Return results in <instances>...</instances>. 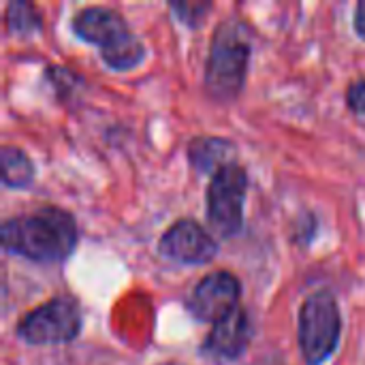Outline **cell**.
<instances>
[{
    "mask_svg": "<svg viewBox=\"0 0 365 365\" xmlns=\"http://www.w3.org/2000/svg\"><path fill=\"white\" fill-rule=\"evenodd\" d=\"M79 242L75 216L58 205L15 214L0 227V244L6 252L32 263H62Z\"/></svg>",
    "mask_w": 365,
    "mask_h": 365,
    "instance_id": "1",
    "label": "cell"
},
{
    "mask_svg": "<svg viewBox=\"0 0 365 365\" xmlns=\"http://www.w3.org/2000/svg\"><path fill=\"white\" fill-rule=\"evenodd\" d=\"M252 28L237 15L222 19L210 41L203 88L216 103H233L246 83L252 58Z\"/></svg>",
    "mask_w": 365,
    "mask_h": 365,
    "instance_id": "2",
    "label": "cell"
},
{
    "mask_svg": "<svg viewBox=\"0 0 365 365\" xmlns=\"http://www.w3.org/2000/svg\"><path fill=\"white\" fill-rule=\"evenodd\" d=\"M71 30L77 38L98 47L101 60L113 71H133L145 60L143 41L130 30L124 15L111 6L79 9L71 19Z\"/></svg>",
    "mask_w": 365,
    "mask_h": 365,
    "instance_id": "3",
    "label": "cell"
},
{
    "mask_svg": "<svg viewBox=\"0 0 365 365\" xmlns=\"http://www.w3.org/2000/svg\"><path fill=\"white\" fill-rule=\"evenodd\" d=\"M342 334V314L331 291L310 293L299 308L297 344L306 365H323L338 351Z\"/></svg>",
    "mask_w": 365,
    "mask_h": 365,
    "instance_id": "4",
    "label": "cell"
},
{
    "mask_svg": "<svg viewBox=\"0 0 365 365\" xmlns=\"http://www.w3.org/2000/svg\"><path fill=\"white\" fill-rule=\"evenodd\" d=\"M83 327L81 308L71 295H56L26 312L15 327L17 338L30 346L68 344L79 338Z\"/></svg>",
    "mask_w": 365,
    "mask_h": 365,
    "instance_id": "5",
    "label": "cell"
},
{
    "mask_svg": "<svg viewBox=\"0 0 365 365\" xmlns=\"http://www.w3.org/2000/svg\"><path fill=\"white\" fill-rule=\"evenodd\" d=\"M248 171L237 160L222 165L207 186V222L222 240H233L244 227Z\"/></svg>",
    "mask_w": 365,
    "mask_h": 365,
    "instance_id": "6",
    "label": "cell"
},
{
    "mask_svg": "<svg viewBox=\"0 0 365 365\" xmlns=\"http://www.w3.org/2000/svg\"><path fill=\"white\" fill-rule=\"evenodd\" d=\"M242 282L231 272H212L201 278L186 299V310L201 323H218L240 308Z\"/></svg>",
    "mask_w": 365,
    "mask_h": 365,
    "instance_id": "7",
    "label": "cell"
},
{
    "mask_svg": "<svg viewBox=\"0 0 365 365\" xmlns=\"http://www.w3.org/2000/svg\"><path fill=\"white\" fill-rule=\"evenodd\" d=\"M158 255L180 265H205L218 255V242L192 218L175 220L158 240Z\"/></svg>",
    "mask_w": 365,
    "mask_h": 365,
    "instance_id": "8",
    "label": "cell"
},
{
    "mask_svg": "<svg viewBox=\"0 0 365 365\" xmlns=\"http://www.w3.org/2000/svg\"><path fill=\"white\" fill-rule=\"evenodd\" d=\"M250 340H252L250 317L240 306L229 317L212 325L199 351L214 361H235L248 351Z\"/></svg>",
    "mask_w": 365,
    "mask_h": 365,
    "instance_id": "9",
    "label": "cell"
},
{
    "mask_svg": "<svg viewBox=\"0 0 365 365\" xmlns=\"http://www.w3.org/2000/svg\"><path fill=\"white\" fill-rule=\"evenodd\" d=\"M233 154H235V143L225 137H214V135H207V137L199 135L186 148L188 163L199 173H212V175L222 165L235 160Z\"/></svg>",
    "mask_w": 365,
    "mask_h": 365,
    "instance_id": "10",
    "label": "cell"
},
{
    "mask_svg": "<svg viewBox=\"0 0 365 365\" xmlns=\"http://www.w3.org/2000/svg\"><path fill=\"white\" fill-rule=\"evenodd\" d=\"M0 175L6 188H28L34 182V165L30 156L11 143L0 148Z\"/></svg>",
    "mask_w": 365,
    "mask_h": 365,
    "instance_id": "11",
    "label": "cell"
},
{
    "mask_svg": "<svg viewBox=\"0 0 365 365\" xmlns=\"http://www.w3.org/2000/svg\"><path fill=\"white\" fill-rule=\"evenodd\" d=\"M4 28L13 36H30L43 30V13L28 0H11L4 9Z\"/></svg>",
    "mask_w": 365,
    "mask_h": 365,
    "instance_id": "12",
    "label": "cell"
},
{
    "mask_svg": "<svg viewBox=\"0 0 365 365\" xmlns=\"http://www.w3.org/2000/svg\"><path fill=\"white\" fill-rule=\"evenodd\" d=\"M212 9H214V2H203V0L169 2V11L178 17V21H182L188 28H199Z\"/></svg>",
    "mask_w": 365,
    "mask_h": 365,
    "instance_id": "13",
    "label": "cell"
},
{
    "mask_svg": "<svg viewBox=\"0 0 365 365\" xmlns=\"http://www.w3.org/2000/svg\"><path fill=\"white\" fill-rule=\"evenodd\" d=\"M344 98L349 111H353L355 115H365V77H357L349 83Z\"/></svg>",
    "mask_w": 365,
    "mask_h": 365,
    "instance_id": "14",
    "label": "cell"
},
{
    "mask_svg": "<svg viewBox=\"0 0 365 365\" xmlns=\"http://www.w3.org/2000/svg\"><path fill=\"white\" fill-rule=\"evenodd\" d=\"M353 28L357 32L359 38L365 41V0H359L355 6V15H353Z\"/></svg>",
    "mask_w": 365,
    "mask_h": 365,
    "instance_id": "15",
    "label": "cell"
},
{
    "mask_svg": "<svg viewBox=\"0 0 365 365\" xmlns=\"http://www.w3.org/2000/svg\"><path fill=\"white\" fill-rule=\"evenodd\" d=\"M158 365H186V364H180V361H165V364H158Z\"/></svg>",
    "mask_w": 365,
    "mask_h": 365,
    "instance_id": "16",
    "label": "cell"
}]
</instances>
